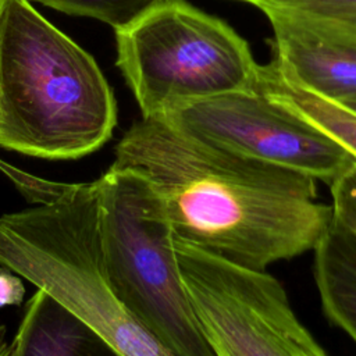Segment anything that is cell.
<instances>
[{
  "label": "cell",
  "instance_id": "13",
  "mask_svg": "<svg viewBox=\"0 0 356 356\" xmlns=\"http://www.w3.org/2000/svg\"><path fill=\"white\" fill-rule=\"evenodd\" d=\"M25 289L19 275L7 267L0 268V307L21 305Z\"/></svg>",
  "mask_w": 356,
  "mask_h": 356
},
{
  "label": "cell",
  "instance_id": "9",
  "mask_svg": "<svg viewBox=\"0 0 356 356\" xmlns=\"http://www.w3.org/2000/svg\"><path fill=\"white\" fill-rule=\"evenodd\" d=\"M313 252L323 310L356 342V238L332 220Z\"/></svg>",
  "mask_w": 356,
  "mask_h": 356
},
{
  "label": "cell",
  "instance_id": "5",
  "mask_svg": "<svg viewBox=\"0 0 356 356\" xmlns=\"http://www.w3.org/2000/svg\"><path fill=\"white\" fill-rule=\"evenodd\" d=\"M196 317L216 356H328L267 271L232 264L174 239Z\"/></svg>",
  "mask_w": 356,
  "mask_h": 356
},
{
  "label": "cell",
  "instance_id": "15",
  "mask_svg": "<svg viewBox=\"0 0 356 356\" xmlns=\"http://www.w3.org/2000/svg\"><path fill=\"white\" fill-rule=\"evenodd\" d=\"M0 3H1V0H0Z\"/></svg>",
  "mask_w": 356,
  "mask_h": 356
},
{
  "label": "cell",
  "instance_id": "12",
  "mask_svg": "<svg viewBox=\"0 0 356 356\" xmlns=\"http://www.w3.org/2000/svg\"><path fill=\"white\" fill-rule=\"evenodd\" d=\"M332 220L356 238V164L330 184Z\"/></svg>",
  "mask_w": 356,
  "mask_h": 356
},
{
  "label": "cell",
  "instance_id": "7",
  "mask_svg": "<svg viewBox=\"0 0 356 356\" xmlns=\"http://www.w3.org/2000/svg\"><path fill=\"white\" fill-rule=\"evenodd\" d=\"M273 29V63L307 90L356 107V25L266 14Z\"/></svg>",
  "mask_w": 356,
  "mask_h": 356
},
{
  "label": "cell",
  "instance_id": "4",
  "mask_svg": "<svg viewBox=\"0 0 356 356\" xmlns=\"http://www.w3.org/2000/svg\"><path fill=\"white\" fill-rule=\"evenodd\" d=\"M117 65L142 117L218 95L257 90L260 64L222 19L186 0H163L115 29Z\"/></svg>",
  "mask_w": 356,
  "mask_h": 356
},
{
  "label": "cell",
  "instance_id": "6",
  "mask_svg": "<svg viewBox=\"0 0 356 356\" xmlns=\"http://www.w3.org/2000/svg\"><path fill=\"white\" fill-rule=\"evenodd\" d=\"M156 118L207 145L328 185L356 164L334 138L259 89L184 103Z\"/></svg>",
  "mask_w": 356,
  "mask_h": 356
},
{
  "label": "cell",
  "instance_id": "2",
  "mask_svg": "<svg viewBox=\"0 0 356 356\" xmlns=\"http://www.w3.org/2000/svg\"><path fill=\"white\" fill-rule=\"evenodd\" d=\"M117 124L95 58L29 0L0 3V146L70 160L102 147Z\"/></svg>",
  "mask_w": 356,
  "mask_h": 356
},
{
  "label": "cell",
  "instance_id": "11",
  "mask_svg": "<svg viewBox=\"0 0 356 356\" xmlns=\"http://www.w3.org/2000/svg\"><path fill=\"white\" fill-rule=\"evenodd\" d=\"M270 13L356 25V0H232Z\"/></svg>",
  "mask_w": 356,
  "mask_h": 356
},
{
  "label": "cell",
  "instance_id": "3",
  "mask_svg": "<svg viewBox=\"0 0 356 356\" xmlns=\"http://www.w3.org/2000/svg\"><path fill=\"white\" fill-rule=\"evenodd\" d=\"M96 184L103 267L115 296L175 356H216L185 289L156 189L139 172L113 165Z\"/></svg>",
  "mask_w": 356,
  "mask_h": 356
},
{
  "label": "cell",
  "instance_id": "8",
  "mask_svg": "<svg viewBox=\"0 0 356 356\" xmlns=\"http://www.w3.org/2000/svg\"><path fill=\"white\" fill-rule=\"evenodd\" d=\"M13 356H121L89 325L38 289L11 341Z\"/></svg>",
  "mask_w": 356,
  "mask_h": 356
},
{
  "label": "cell",
  "instance_id": "1",
  "mask_svg": "<svg viewBox=\"0 0 356 356\" xmlns=\"http://www.w3.org/2000/svg\"><path fill=\"white\" fill-rule=\"evenodd\" d=\"M143 175L174 239L266 271L313 250L332 222L317 179L200 142L156 117L124 134L111 164Z\"/></svg>",
  "mask_w": 356,
  "mask_h": 356
},
{
  "label": "cell",
  "instance_id": "14",
  "mask_svg": "<svg viewBox=\"0 0 356 356\" xmlns=\"http://www.w3.org/2000/svg\"><path fill=\"white\" fill-rule=\"evenodd\" d=\"M348 108H349V107H348ZM350 110H353V111H356V107H352V108H350Z\"/></svg>",
  "mask_w": 356,
  "mask_h": 356
},
{
  "label": "cell",
  "instance_id": "10",
  "mask_svg": "<svg viewBox=\"0 0 356 356\" xmlns=\"http://www.w3.org/2000/svg\"><path fill=\"white\" fill-rule=\"evenodd\" d=\"M60 13L90 17L115 29L124 28L163 0H29Z\"/></svg>",
  "mask_w": 356,
  "mask_h": 356
}]
</instances>
